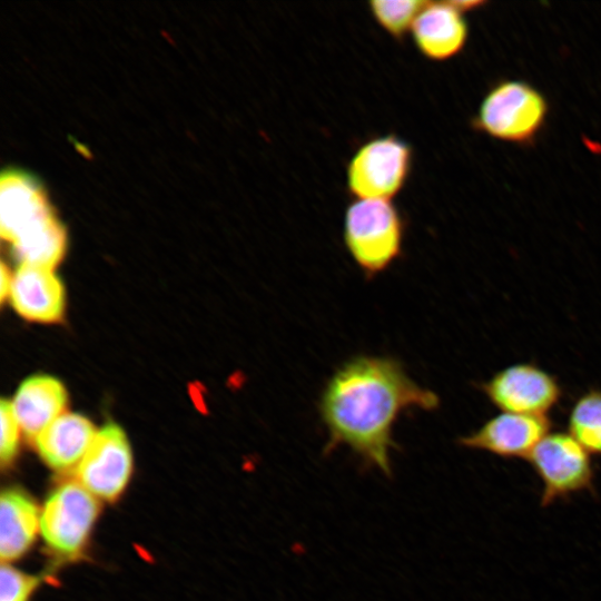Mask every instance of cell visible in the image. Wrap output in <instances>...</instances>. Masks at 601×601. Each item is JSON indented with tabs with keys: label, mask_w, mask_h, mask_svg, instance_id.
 I'll list each match as a JSON object with an SVG mask.
<instances>
[{
	"label": "cell",
	"mask_w": 601,
	"mask_h": 601,
	"mask_svg": "<svg viewBox=\"0 0 601 601\" xmlns=\"http://www.w3.org/2000/svg\"><path fill=\"white\" fill-rule=\"evenodd\" d=\"M426 3L424 0H372L367 6L373 20L390 37L402 42Z\"/></svg>",
	"instance_id": "cell-18"
},
{
	"label": "cell",
	"mask_w": 601,
	"mask_h": 601,
	"mask_svg": "<svg viewBox=\"0 0 601 601\" xmlns=\"http://www.w3.org/2000/svg\"><path fill=\"white\" fill-rule=\"evenodd\" d=\"M41 577L24 573L9 563L0 571V601H29Z\"/></svg>",
	"instance_id": "cell-19"
},
{
	"label": "cell",
	"mask_w": 601,
	"mask_h": 601,
	"mask_svg": "<svg viewBox=\"0 0 601 601\" xmlns=\"http://www.w3.org/2000/svg\"><path fill=\"white\" fill-rule=\"evenodd\" d=\"M11 245L14 257L21 264L52 269L65 253L66 233L53 217Z\"/></svg>",
	"instance_id": "cell-16"
},
{
	"label": "cell",
	"mask_w": 601,
	"mask_h": 601,
	"mask_svg": "<svg viewBox=\"0 0 601 601\" xmlns=\"http://www.w3.org/2000/svg\"><path fill=\"white\" fill-rule=\"evenodd\" d=\"M551 106L545 93L519 78L490 83L470 119L473 131L521 148L533 147L548 126Z\"/></svg>",
	"instance_id": "cell-2"
},
{
	"label": "cell",
	"mask_w": 601,
	"mask_h": 601,
	"mask_svg": "<svg viewBox=\"0 0 601 601\" xmlns=\"http://www.w3.org/2000/svg\"><path fill=\"white\" fill-rule=\"evenodd\" d=\"M452 3L465 14H467L470 12L481 10L484 6L487 4V2L483 1V0H481V1H479V0H473V1H470V0H464V1L455 0V1H452Z\"/></svg>",
	"instance_id": "cell-21"
},
{
	"label": "cell",
	"mask_w": 601,
	"mask_h": 601,
	"mask_svg": "<svg viewBox=\"0 0 601 601\" xmlns=\"http://www.w3.org/2000/svg\"><path fill=\"white\" fill-rule=\"evenodd\" d=\"M55 215L42 190L19 173H7L0 183V230L12 243Z\"/></svg>",
	"instance_id": "cell-11"
},
{
	"label": "cell",
	"mask_w": 601,
	"mask_h": 601,
	"mask_svg": "<svg viewBox=\"0 0 601 601\" xmlns=\"http://www.w3.org/2000/svg\"><path fill=\"white\" fill-rule=\"evenodd\" d=\"M405 221L393 201L353 199L343 220L344 245L366 278L385 272L402 255Z\"/></svg>",
	"instance_id": "cell-3"
},
{
	"label": "cell",
	"mask_w": 601,
	"mask_h": 601,
	"mask_svg": "<svg viewBox=\"0 0 601 601\" xmlns=\"http://www.w3.org/2000/svg\"><path fill=\"white\" fill-rule=\"evenodd\" d=\"M11 280L12 277L4 264L1 265V288H0V297L1 302H4V298L9 296L10 288H11Z\"/></svg>",
	"instance_id": "cell-22"
},
{
	"label": "cell",
	"mask_w": 601,
	"mask_h": 601,
	"mask_svg": "<svg viewBox=\"0 0 601 601\" xmlns=\"http://www.w3.org/2000/svg\"><path fill=\"white\" fill-rule=\"evenodd\" d=\"M414 164L413 146L390 132L362 142L346 166V189L353 199L393 201L405 188Z\"/></svg>",
	"instance_id": "cell-4"
},
{
	"label": "cell",
	"mask_w": 601,
	"mask_h": 601,
	"mask_svg": "<svg viewBox=\"0 0 601 601\" xmlns=\"http://www.w3.org/2000/svg\"><path fill=\"white\" fill-rule=\"evenodd\" d=\"M1 442L0 457L2 465L10 464L17 455L19 447V422L14 415L11 402L1 401Z\"/></svg>",
	"instance_id": "cell-20"
},
{
	"label": "cell",
	"mask_w": 601,
	"mask_h": 601,
	"mask_svg": "<svg viewBox=\"0 0 601 601\" xmlns=\"http://www.w3.org/2000/svg\"><path fill=\"white\" fill-rule=\"evenodd\" d=\"M480 390L502 412L534 416H546L563 393L556 377L534 363L509 365L482 382Z\"/></svg>",
	"instance_id": "cell-7"
},
{
	"label": "cell",
	"mask_w": 601,
	"mask_h": 601,
	"mask_svg": "<svg viewBox=\"0 0 601 601\" xmlns=\"http://www.w3.org/2000/svg\"><path fill=\"white\" fill-rule=\"evenodd\" d=\"M99 501L78 481L61 483L40 512V533L46 545L65 559L85 549L99 514Z\"/></svg>",
	"instance_id": "cell-6"
},
{
	"label": "cell",
	"mask_w": 601,
	"mask_h": 601,
	"mask_svg": "<svg viewBox=\"0 0 601 601\" xmlns=\"http://www.w3.org/2000/svg\"><path fill=\"white\" fill-rule=\"evenodd\" d=\"M9 297L16 312L29 321L51 323L63 314V286L50 268L21 264L13 274Z\"/></svg>",
	"instance_id": "cell-12"
},
{
	"label": "cell",
	"mask_w": 601,
	"mask_h": 601,
	"mask_svg": "<svg viewBox=\"0 0 601 601\" xmlns=\"http://www.w3.org/2000/svg\"><path fill=\"white\" fill-rule=\"evenodd\" d=\"M132 471V455L126 433L114 423L96 433L77 466V481L97 499L114 501L127 486Z\"/></svg>",
	"instance_id": "cell-8"
},
{
	"label": "cell",
	"mask_w": 601,
	"mask_h": 601,
	"mask_svg": "<svg viewBox=\"0 0 601 601\" xmlns=\"http://www.w3.org/2000/svg\"><path fill=\"white\" fill-rule=\"evenodd\" d=\"M96 436L91 422L76 413L53 420L36 437L41 459L52 469L63 471L79 464Z\"/></svg>",
	"instance_id": "cell-13"
},
{
	"label": "cell",
	"mask_w": 601,
	"mask_h": 601,
	"mask_svg": "<svg viewBox=\"0 0 601 601\" xmlns=\"http://www.w3.org/2000/svg\"><path fill=\"white\" fill-rule=\"evenodd\" d=\"M40 530V512L23 491L7 489L0 497V555L2 563L22 556Z\"/></svg>",
	"instance_id": "cell-15"
},
{
	"label": "cell",
	"mask_w": 601,
	"mask_h": 601,
	"mask_svg": "<svg viewBox=\"0 0 601 601\" xmlns=\"http://www.w3.org/2000/svg\"><path fill=\"white\" fill-rule=\"evenodd\" d=\"M411 37L425 59L434 62L452 60L469 42L466 14L452 1H427L412 27Z\"/></svg>",
	"instance_id": "cell-10"
},
{
	"label": "cell",
	"mask_w": 601,
	"mask_h": 601,
	"mask_svg": "<svg viewBox=\"0 0 601 601\" xmlns=\"http://www.w3.org/2000/svg\"><path fill=\"white\" fill-rule=\"evenodd\" d=\"M550 430L548 416L502 412L470 434L459 437L457 444L502 459H528Z\"/></svg>",
	"instance_id": "cell-9"
},
{
	"label": "cell",
	"mask_w": 601,
	"mask_h": 601,
	"mask_svg": "<svg viewBox=\"0 0 601 601\" xmlns=\"http://www.w3.org/2000/svg\"><path fill=\"white\" fill-rule=\"evenodd\" d=\"M568 432L590 453L601 455V390L591 388L572 404Z\"/></svg>",
	"instance_id": "cell-17"
},
{
	"label": "cell",
	"mask_w": 601,
	"mask_h": 601,
	"mask_svg": "<svg viewBox=\"0 0 601 601\" xmlns=\"http://www.w3.org/2000/svg\"><path fill=\"white\" fill-rule=\"evenodd\" d=\"M11 404L21 431L36 440L45 427L61 415L67 404V392L57 378L35 375L20 385Z\"/></svg>",
	"instance_id": "cell-14"
},
{
	"label": "cell",
	"mask_w": 601,
	"mask_h": 601,
	"mask_svg": "<svg viewBox=\"0 0 601 601\" xmlns=\"http://www.w3.org/2000/svg\"><path fill=\"white\" fill-rule=\"evenodd\" d=\"M528 461L542 482V508L582 492L594 493L591 454L569 432L546 434Z\"/></svg>",
	"instance_id": "cell-5"
},
{
	"label": "cell",
	"mask_w": 601,
	"mask_h": 601,
	"mask_svg": "<svg viewBox=\"0 0 601 601\" xmlns=\"http://www.w3.org/2000/svg\"><path fill=\"white\" fill-rule=\"evenodd\" d=\"M439 396L420 386L401 362L388 356H353L327 380L318 401L327 431L324 453L345 445L368 467L392 475L393 428L401 413L413 407L434 411Z\"/></svg>",
	"instance_id": "cell-1"
}]
</instances>
